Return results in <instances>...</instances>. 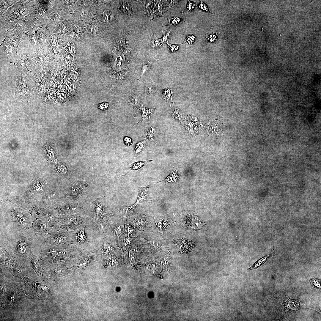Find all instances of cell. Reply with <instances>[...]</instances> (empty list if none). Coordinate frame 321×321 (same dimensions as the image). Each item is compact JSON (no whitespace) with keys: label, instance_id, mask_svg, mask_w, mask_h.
I'll use <instances>...</instances> for the list:
<instances>
[{"label":"cell","instance_id":"obj_42","mask_svg":"<svg viewBox=\"0 0 321 321\" xmlns=\"http://www.w3.org/2000/svg\"><path fill=\"white\" fill-rule=\"evenodd\" d=\"M132 239L130 237L129 235L126 237L124 239L123 243L124 244V247H128L130 246L132 241Z\"/></svg>","mask_w":321,"mask_h":321},{"label":"cell","instance_id":"obj_4","mask_svg":"<svg viewBox=\"0 0 321 321\" xmlns=\"http://www.w3.org/2000/svg\"><path fill=\"white\" fill-rule=\"evenodd\" d=\"M12 212V220L13 225L18 230H26L32 227L33 221L29 214L17 208Z\"/></svg>","mask_w":321,"mask_h":321},{"label":"cell","instance_id":"obj_46","mask_svg":"<svg viewBox=\"0 0 321 321\" xmlns=\"http://www.w3.org/2000/svg\"><path fill=\"white\" fill-rule=\"evenodd\" d=\"M102 107H100V108L102 110H105L106 109L107 107L108 106V104L107 103H105L102 104L100 105Z\"/></svg>","mask_w":321,"mask_h":321},{"label":"cell","instance_id":"obj_32","mask_svg":"<svg viewBox=\"0 0 321 321\" xmlns=\"http://www.w3.org/2000/svg\"><path fill=\"white\" fill-rule=\"evenodd\" d=\"M196 39L195 36L192 34H189L186 37L184 43L185 45H189L194 43Z\"/></svg>","mask_w":321,"mask_h":321},{"label":"cell","instance_id":"obj_35","mask_svg":"<svg viewBox=\"0 0 321 321\" xmlns=\"http://www.w3.org/2000/svg\"><path fill=\"white\" fill-rule=\"evenodd\" d=\"M199 11L211 13L209 10L207 4L203 1H201L198 5Z\"/></svg>","mask_w":321,"mask_h":321},{"label":"cell","instance_id":"obj_10","mask_svg":"<svg viewBox=\"0 0 321 321\" xmlns=\"http://www.w3.org/2000/svg\"><path fill=\"white\" fill-rule=\"evenodd\" d=\"M149 187V185H148L144 187L139 186L138 187V194L137 200L133 205L126 207V212L128 211L133 212L137 205L147 201L149 199L148 195V189Z\"/></svg>","mask_w":321,"mask_h":321},{"label":"cell","instance_id":"obj_12","mask_svg":"<svg viewBox=\"0 0 321 321\" xmlns=\"http://www.w3.org/2000/svg\"><path fill=\"white\" fill-rule=\"evenodd\" d=\"M184 223L185 226L193 230H199L204 226L201 220L194 215H189L185 218Z\"/></svg>","mask_w":321,"mask_h":321},{"label":"cell","instance_id":"obj_22","mask_svg":"<svg viewBox=\"0 0 321 321\" xmlns=\"http://www.w3.org/2000/svg\"><path fill=\"white\" fill-rule=\"evenodd\" d=\"M86 225L80 229V231L75 234V239L77 246L85 242L87 240V238L85 233Z\"/></svg>","mask_w":321,"mask_h":321},{"label":"cell","instance_id":"obj_37","mask_svg":"<svg viewBox=\"0 0 321 321\" xmlns=\"http://www.w3.org/2000/svg\"><path fill=\"white\" fill-rule=\"evenodd\" d=\"M160 40L158 39L156 37L155 34H154L152 39V45L154 47H157L161 45L162 43L160 42Z\"/></svg>","mask_w":321,"mask_h":321},{"label":"cell","instance_id":"obj_38","mask_svg":"<svg viewBox=\"0 0 321 321\" xmlns=\"http://www.w3.org/2000/svg\"><path fill=\"white\" fill-rule=\"evenodd\" d=\"M168 48L171 52H172L177 51L179 48L180 44H170L167 43Z\"/></svg>","mask_w":321,"mask_h":321},{"label":"cell","instance_id":"obj_5","mask_svg":"<svg viewBox=\"0 0 321 321\" xmlns=\"http://www.w3.org/2000/svg\"><path fill=\"white\" fill-rule=\"evenodd\" d=\"M103 198V197H101L96 199L94 206L95 218L98 226L101 231L105 230L107 225L104 212Z\"/></svg>","mask_w":321,"mask_h":321},{"label":"cell","instance_id":"obj_15","mask_svg":"<svg viewBox=\"0 0 321 321\" xmlns=\"http://www.w3.org/2000/svg\"><path fill=\"white\" fill-rule=\"evenodd\" d=\"M276 255V254L274 250V249H272L269 254L259 259L248 270H251L257 268L265 262L270 258L275 256Z\"/></svg>","mask_w":321,"mask_h":321},{"label":"cell","instance_id":"obj_7","mask_svg":"<svg viewBox=\"0 0 321 321\" xmlns=\"http://www.w3.org/2000/svg\"><path fill=\"white\" fill-rule=\"evenodd\" d=\"M83 208L77 203L70 201L54 210L57 214L60 215H71L81 213Z\"/></svg>","mask_w":321,"mask_h":321},{"label":"cell","instance_id":"obj_3","mask_svg":"<svg viewBox=\"0 0 321 321\" xmlns=\"http://www.w3.org/2000/svg\"><path fill=\"white\" fill-rule=\"evenodd\" d=\"M58 223L60 228L76 232L86 225L87 221L86 217L81 213L61 215H58Z\"/></svg>","mask_w":321,"mask_h":321},{"label":"cell","instance_id":"obj_20","mask_svg":"<svg viewBox=\"0 0 321 321\" xmlns=\"http://www.w3.org/2000/svg\"><path fill=\"white\" fill-rule=\"evenodd\" d=\"M140 109L141 110L142 115V118L141 120L138 123H141L145 120L150 119L151 115L155 110V108H147L145 107L143 105H141L140 106Z\"/></svg>","mask_w":321,"mask_h":321},{"label":"cell","instance_id":"obj_31","mask_svg":"<svg viewBox=\"0 0 321 321\" xmlns=\"http://www.w3.org/2000/svg\"><path fill=\"white\" fill-rule=\"evenodd\" d=\"M92 254H90L85 257V258L79 264L78 266L81 268H84L87 265L91 260Z\"/></svg>","mask_w":321,"mask_h":321},{"label":"cell","instance_id":"obj_45","mask_svg":"<svg viewBox=\"0 0 321 321\" xmlns=\"http://www.w3.org/2000/svg\"><path fill=\"white\" fill-rule=\"evenodd\" d=\"M149 67V63H146L142 67L141 69L142 74L145 73L148 70Z\"/></svg>","mask_w":321,"mask_h":321},{"label":"cell","instance_id":"obj_26","mask_svg":"<svg viewBox=\"0 0 321 321\" xmlns=\"http://www.w3.org/2000/svg\"><path fill=\"white\" fill-rule=\"evenodd\" d=\"M161 94L162 97L165 100L168 102L171 101L173 93L170 87L162 90Z\"/></svg>","mask_w":321,"mask_h":321},{"label":"cell","instance_id":"obj_40","mask_svg":"<svg viewBox=\"0 0 321 321\" xmlns=\"http://www.w3.org/2000/svg\"><path fill=\"white\" fill-rule=\"evenodd\" d=\"M171 34V30H170L166 33H164L162 39L161 40V42H164L169 40Z\"/></svg>","mask_w":321,"mask_h":321},{"label":"cell","instance_id":"obj_16","mask_svg":"<svg viewBox=\"0 0 321 321\" xmlns=\"http://www.w3.org/2000/svg\"><path fill=\"white\" fill-rule=\"evenodd\" d=\"M45 153L48 158L51 160H53L55 162L57 161L56 157V150L54 144L52 143H47L44 147Z\"/></svg>","mask_w":321,"mask_h":321},{"label":"cell","instance_id":"obj_14","mask_svg":"<svg viewBox=\"0 0 321 321\" xmlns=\"http://www.w3.org/2000/svg\"><path fill=\"white\" fill-rule=\"evenodd\" d=\"M112 232L114 237L117 240L122 239L125 231L124 224L119 223L113 226Z\"/></svg>","mask_w":321,"mask_h":321},{"label":"cell","instance_id":"obj_43","mask_svg":"<svg viewBox=\"0 0 321 321\" xmlns=\"http://www.w3.org/2000/svg\"><path fill=\"white\" fill-rule=\"evenodd\" d=\"M124 141L125 144L128 146L133 144L132 139L129 137L127 136L124 137Z\"/></svg>","mask_w":321,"mask_h":321},{"label":"cell","instance_id":"obj_19","mask_svg":"<svg viewBox=\"0 0 321 321\" xmlns=\"http://www.w3.org/2000/svg\"><path fill=\"white\" fill-rule=\"evenodd\" d=\"M155 82L147 83L145 84L144 94L149 96H152L157 94L158 89L155 84Z\"/></svg>","mask_w":321,"mask_h":321},{"label":"cell","instance_id":"obj_33","mask_svg":"<svg viewBox=\"0 0 321 321\" xmlns=\"http://www.w3.org/2000/svg\"><path fill=\"white\" fill-rule=\"evenodd\" d=\"M125 231L128 235H131L133 234L134 231V227L133 225L130 224H125Z\"/></svg>","mask_w":321,"mask_h":321},{"label":"cell","instance_id":"obj_44","mask_svg":"<svg viewBox=\"0 0 321 321\" xmlns=\"http://www.w3.org/2000/svg\"><path fill=\"white\" fill-rule=\"evenodd\" d=\"M173 115L176 119H179L181 118L182 114L180 111L176 110L173 113Z\"/></svg>","mask_w":321,"mask_h":321},{"label":"cell","instance_id":"obj_25","mask_svg":"<svg viewBox=\"0 0 321 321\" xmlns=\"http://www.w3.org/2000/svg\"><path fill=\"white\" fill-rule=\"evenodd\" d=\"M152 160H150L144 161H138L134 163L131 165V166L130 167V169L128 171L126 174L123 176L125 175L131 170L135 171L137 170L145 165L147 163L152 162Z\"/></svg>","mask_w":321,"mask_h":321},{"label":"cell","instance_id":"obj_21","mask_svg":"<svg viewBox=\"0 0 321 321\" xmlns=\"http://www.w3.org/2000/svg\"><path fill=\"white\" fill-rule=\"evenodd\" d=\"M146 140L145 138L139 140L134 146V156L136 157L141 154L145 148Z\"/></svg>","mask_w":321,"mask_h":321},{"label":"cell","instance_id":"obj_28","mask_svg":"<svg viewBox=\"0 0 321 321\" xmlns=\"http://www.w3.org/2000/svg\"><path fill=\"white\" fill-rule=\"evenodd\" d=\"M169 22L167 26L176 25L181 22H184L185 20L177 17H172L168 18Z\"/></svg>","mask_w":321,"mask_h":321},{"label":"cell","instance_id":"obj_23","mask_svg":"<svg viewBox=\"0 0 321 321\" xmlns=\"http://www.w3.org/2000/svg\"><path fill=\"white\" fill-rule=\"evenodd\" d=\"M148 243L152 251H158L162 248V243L158 240L155 239H150L148 241Z\"/></svg>","mask_w":321,"mask_h":321},{"label":"cell","instance_id":"obj_9","mask_svg":"<svg viewBox=\"0 0 321 321\" xmlns=\"http://www.w3.org/2000/svg\"><path fill=\"white\" fill-rule=\"evenodd\" d=\"M87 185L85 181H76L73 184L70 191V197L75 199L84 194L87 188Z\"/></svg>","mask_w":321,"mask_h":321},{"label":"cell","instance_id":"obj_17","mask_svg":"<svg viewBox=\"0 0 321 321\" xmlns=\"http://www.w3.org/2000/svg\"><path fill=\"white\" fill-rule=\"evenodd\" d=\"M103 244L100 250L101 253L103 255L108 256L114 253L115 249L112 247L110 243H108L106 240L103 239Z\"/></svg>","mask_w":321,"mask_h":321},{"label":"cell","instance_id":"obj_27","mask_svg":"<svg viewBox=\"0 0 321 321\" xmlns=\"http://www.w3.org/2000/svg\"><path fill=\"white\" fill-rule=\"evenodd\" d=\"M130 102L131 106L133 108H137L140 105V99L138 96L133 95L130 97Z\"/></svg>","mask_w":321,"mask_h":321},{"label":"cell","instance_id":"obj_34","mask_svg":"<svg viewBox=\"0 0 321 321\" xmlns=\"http://www.w3.org/2000/svg\"><path fill=\"white\" fill-rule=\"evenodd\" d=\"M218 37L217 33L215 32L209 35L206 36L207 41L210 43H213L217 40Z\"/></svg>","mask_w":321,"mask_h":321},{"label":"cell","instance_id":"obj_29","mask_svg":"<svg viewBox=\"0 0 321 321\" xmlns=\"http://www.w3.org/2000/svg\"><path fill=\"white\" fill-rule=\"evenodd\" d=\"M155 132V129L152 127L147 128L146 130V137L145 138L146 140H149L153 139Z\"/></svg>","mask_w":321,"mask_h":321},{"label":"cell","instance_id":"obj_2","mask_svg":"<svg viewBox=\"0 0 321 321\" xmlns=\"http://www.w3.org/2000/svg\"><path fill=\"white\" fill-rule=\"evenodd\" d=\"M80 248L77 246L66 248L43 246L40 253L46 263L51 265L67 262L72 257L81 253Z\"/></svg>","mask_w":321,"mask_h":321},{"label":"cell","instance_id":"obj_24","mask_svg":"<svg viewBox=\"0 0 321 321\" xmlns=\"http://www.w3.org/2000/svg\"><path fill=\"white\" fill-rule=\"evenodd\" d=\"M178 175L177 170L174 169H173L169 174L164 180L156 182L158 183L161 182H164L167 184L169 183H173L176 182L178 179Z\"/></svg>","mask_w":321,"mask_h":321},{"label":"cell","instance_id":"obj_1","mask_svg":"<svg viewBox=\"0 0 321 321\" xmlns=\"http://www.w3.org/2000/svg\"><path fill=\"white\" fill-rule=\"evenodd\" d=\"M76 232L67 230L58 226L45 235L43 246L62 248L77 246L75 239Z\"/></svg>","mask_w":321,"mask_h":321},{"label":"cell","instance_id":"obj_11","mask_svg":"<svg viewBox=\"0 0 321 321\" xmlns=\"http://www.w3.org/2000/svg\"><path fill=\"white\" fill-rule=\"evenodd\" d=\"M132 221L135 227L141 231L147 230L151 225L149 218L144 215L136 216L134 217Z\"/></svg>","mask_w":321,"mask_h":321},{"label":"cell","instance_id":"obj_39","mask_svg":"<svg viewBox=\"0 0 321 321\" xmlns=\"http://www.w3.org/2000/svg\"><path fill=\"white\" fill-rule=\"evenodd\" d=\"M57 169L59 173L62 174H65L67 172V169L64 165L60 164L57 167Z\"/></svg>","mask_w":321,"mask_h":321},{"label":"cell","instance_id":"obj_30","mask_svg":"<svg viewBox=\"0 0 321 321\" xmlns=\"http://www.w3.org/2000/svg\"><path fill=\"white\" fill-rule=\"evenodd\" d=\"M198 4L197 3L188 0L186 10L182 11V13L187 12H192L196 7Z\"/></svg>","mask_w":321,"mask_h":321},{"label":"cell","instance_id":"obj_13","mask_svg":"<svg viewBox=\"0 0 321 321\" xmlns=\"http://www.w3.org/2000/svg\"><path fill=\"white\" fill-rule=\"evenodd\" d=\"M154 218L156 225V229L157 231L161 233H163L171 223V221L169 219L163 217Z\"/></svg>","mask_w":321,"mask_h":321},{"label":"cell","instance_id":"obj_6","mask_svg":"<svg viewBox=\"0 0 321 321\" xmlns=\"http://www.w3.org/2000/svg\"><path fill=\"white\" fill-rule=\"evenodd\" d=\"M32 227L37 236L45 235L55 228L54 226L44 219H36L33 221Z\"/></svg>","mask_w":321,"mask_h":321},{"label":"cell","instance_id":"obj_8","mask_svg":"<svg viewBox=\"0 0 321 321\" xmlns=\"http://www.w3.org/2000/svg\"><path fill=\"white\" fill-rule=\"evenodd\" d=\"M31 251L29 239L24 236L20 237L16 243L15 252L20 255L27 257L30 254Z\"/></svg>","mask_w":321,"mask_h":321},{"label":"cell","instance_id":"obj_41","mask_svg":"<svg viewBox=\"0 0 321 321\" xmlns=\"http://www.w3.org/2000/svg\"><path fill=\"white\" fill-rule=\"evenodd\" d=\"M121 7L122 9L124 12L127 13L130 12V9L128 4L123 3Z\"/></svg>","mask_w":321,"mask_h":321},{"label":"cell","instance_id":"obj_18","mask_svg":"<svg viewBox=\"0 0 321 321\" xmlns=\"http://www.w3.org/2000/svg\"><path fill=\"white\" fill-rule=\"evenodd\" d=\"M176 243L177 248L180 251L190 250L193 246L191 241L184 239L179 240Z\"/></svg>","mask_w":321,"mask_h":321},{"label":"cell","instance_id":"obj_36","mask_svg":"<svg viewBox=\"0 0 321 321\" xmlns=\"http://www.w3.org/2000/svg\"><path fill=\"white\" fill-rule=\"evenodd\" d=\"M103 18L105 22H109L112 20V16L109 12L106 11L103 13Z\"/></svg>","mask_w":321,"mask_h":321}]
</instances>
